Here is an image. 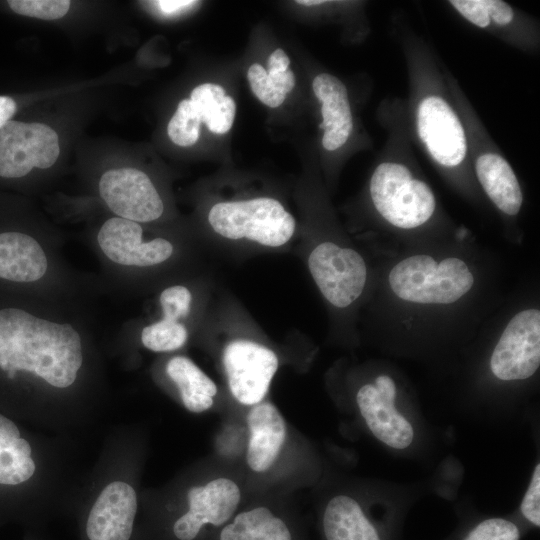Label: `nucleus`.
Here are the masks:
<instances>
[{"label": "nucleus", "instance_id": "obj_8", "mask_svg": "<svg viewBox=\"0 0 540 540\" xmlns=\"http://www.w3.org/2000/svg\"><path fill=\"white\" fill-rule=\"evenodd\" d=\"M540 365V311L525 309L507 324L490 358L493 375L503 381L531 377Z\"/></svg>", "mask_w": 540, "mask_h": 540}, {"label": "nucleus", "instance_id": "obj_17", "mask_svg": "<svg viewBox=\"0 0 540 540\" xmlns=\"http://www.w3.org/2000/svg\"><path fill=\"white\" fill-rule=\"evenodd\" d=\"M48 267L41 245L20 232L0 233V278L14 282H34Z\"/></svg>", "mask_w": 540, "mask_h": 540}, {"label": "nucleus", "instance_id": "obj_32", "mask_svg": "<svg viewBox=\"0 0 540 540\" xmlns=\"http://www.w3.org/2000/svg\"><path fill=\"white\" fill-rule=\"evenodd\" d=\"M290 59L282 49H276L269 57L268 60V73H280L288 69Z\"/></svg>", "mask_w": 540, "mask_h": 540}, {"label": "nucleus", "instance_id": "obj_6", "mask_svg": "<svg viewBox=\"0 0 540 540\" xmlns=\"http://www.w3.org/2000/svg\"><path fill=\"white\" fill-rule=\"evenodd\" d=\"M310 273L323 296L335 307L345 308L362 293L367 268L362 256L332 242L317 245L309 255Z\"/></svg>", "mask_w": 540, "mask_h": 540}, {"label": "nucleus", "instance_id": "obj_14", "mask_svg": "<svg viewBox=\"0 0 540 540\" xmlns=\"http://www.w3.org/2000/svg\"><path fill=\"white\" fill-rule=\"evenodd\" d=\"M475 175L486 195L503 213L514 216L522 206L518 178L507 159L490 145L470 151Z\"/></svg>", "mask_w": 540, "mask_h": 540}, {"label": "nucleus", "instance_id": "obj_16", "mask_svg": "<svg viewBox=\"0 0 540 540\" xmlns=\"http://www.w3.org/2000/svg\"><path fill=\"white\" fill-rule=\"evenodd\" d=\"M250 431L246 460L255 472L267 471L275 462L286 438V424L269 403L253 405L247 415Z\"/></svg>", "mask_w": 540, "mask_h": 540}, {"label": "nucleus", "instance_id": "obj_34", "mask_svg": "<svg viewBox=\"0 0 540 540\" xmlns=\"http://www.w3.org/2000/svg\"><path fill=\"white\" fill-rule=\"evenodd\" d=\"M15 111V101L10 97L0 96V127L9 121Z\"/></svg>", "mask_w": 540, "mask_h": 540}, {"label": "nucleus", "instance_id": "obj_29", "mask_svg": "<svg viewBox=\"0 0 540 540\" xmlns=\"http://www.w3.org/2000/svg\"><path fill=\"white\" fill-rule=\"evenodd\" d=\"M518 527L503 518H489L480 522L466 540H519Z\"/></svg>", "mask_w": 540, "mask_h": 540}, {"label": "nucleus", "instance_id": "obj_4", "mask_svg": "<svg viewBox=\"0 0 540 540\" xmlns=\"http://www.w3.org/2000/svg\"><path fill=\"white\" fill-rule=\"evenodd\" d=\"M473 283L467 264L454 257L437 263L429 255H414L397 263L389 273L395 295L418 304L454 303Z\"/></svg>", "mask_w": 540, "mask_h": 540}, {"label": "nucleus", "instance_id": "obj_33", "mask_svg": "<svg viewBox=\"0 0 540 540\" xmlns=\"http://www.w3.org/2000/svg\"><path fill=\"white\" fill-rule=\"evenodd\" d=\"M269 76L275 87L284 94L290 92L295 86V76L290 69L280 73L269 74Z\"/></svg>", "mask_w": 540, "mask_h": 540}, {"label": "nucleus", "instance_id": "obj_11", "mask_svg": "<svg viewBox=\"0 0 540 540\" xmlns=\"http://www.w3.org/2000/svg\"><path fill=\"white\" fill-rule=\"evenodd\" d=\"M396 386L388 375H379L374 384L357 392L359 411L371 433L393 449H406L414 440L412 424L395 407Z\"/></svg>", "mask_w": 540, "mask_h": 540}, {"label": "nucleus", "instance_id": "obj_10", "mask_svg": "<svg viewBox=\"0 0 540 540\" xmlns=\"http://www.w3.org/2000/svg\"><path fill=\"white\" fill-rule=\"evenodd\" d=\"M99 192L115 214L137 223L154 221L164 210L150 178L135 168L108 170L100 178Z\"/></svg>", "mask_w": 540, "mask_h": 540}, {"label": "nucleus", "instance_id": "obj_27", "mask_svg": "<svg viewBox=\"0 0 540 540\" xmlns=\"http://www.w3.org/2000/svg\"><path fill=\"white\" fill-rule=\"evenodd\" d=\"M8 4L17 14L45 20L63 17L70 7L67 0H10Z\"/></svg>", "mask_w": 540, "mask_h": 540}, {"label": "nucleus", "instance_id": "obj_21", "mask_svg": "<svg viewBox=\"0 0 540 540\" xmlns=\"http://www.w3.org/2000/svg\"><path fill=\"white\" fill-rule=\"evenodd\" d=\"M34 472L30 444L20 437L17 426L0 414V484H21Z\"/></svg>", "mask_w": 540, "mask_h": 540}, {"label": "nucleus", "instance_id": "obj_18", "mask_svg": "<svg viewBox=\"0 0 540 540\" xmlns=\"http://www.w3.org/2000/svg\"><path fill=\"white\" fill-rule=\"evenodd\" d=\"M454 10L473 26L520 43L528 37L526 21L510 4L500 0H452Z\"/></svg>", "mask_w": 540, "mask_h": 540}, {"label": "nucleus", "instance_id": "obj_9", "mask_svg": "<svg viewBox=\"0 0 540 540\" xmlns=\"http://www.w3.org/2000/svg\"><path fill=\"white\" fill-rule=\"evenodd\" d=\"M278 363L274 351L249 340H234L223 351L229 389L245 405H256L264 399Z\"/></svg>", "mask_w": 540, "mask_h": 540}, {"label": "nucleus", "instance_id": "obj_23", "mask_svg": "<svg viewBox=\"0 0 540 540\" xmlns=\"http://www.w3.org/2000/svg\"><path fill=\"white\" fill-rule=\"evenodd\" d=\"M190 101L201 123L216 134L228 132L234 122L236 104L225 89L214 83H204L193 89Z\"/></svg>", "mask_w": 540, "mask_h": 540}, {"label": "nucleus", "instance_id": "obj_30", "mask_svg": "<svg viewBox=\"0 0 540 540\" xmlns=\"http://www.w3.org/2000/svg\"><path fill=\"white\" fill-rule=\"evenodd\" d=\"M159 301L163 317L179 321L189 314L192 295L187 287L175 285L163 290Z\"/></svg>", "mask_w": 540, "mask_h": 540}, {"label": "nucleus", "instance_id": "obj_13", "mask_svg": "<svg viewBox=\"0 0 540 540\" xmlns=\"http://www.w3.org/2000/svg\"><path fill=\"white\" fill-rule=\"evenodd\" d=\"M137 512V497L127 483L107 485L92 506L85 524L88 540H130Z\"/></svg>", "mask_w": 540, "mask_h": 540}, {"label": "nucleus", "instance_id": "obj_28", "mask_svg": "<svg viewBox=\"0 0 540 540\" xmlns=\"http://www.w3.org/2000/svg\"><path fill=\"white\" fill-rule=\"evenodd\" d=\"M247 78L252 92L265 105L276 108L284 102L286 94L275 87L262 65L252 64L248 69Z\"/></svg>", "mask_w": 540, "mask_h": 540}, {"label": "nucleus", "instance_id": "obj_19", "mask_svg": "<svg viewBox=\"0 0 540 540\" xmlns=\"http://www.w3.org/2000/svg\"><path fill=\"white\" fill-rule=\"evenodd\" d=\"M240 496L235 482L217 478L205 486H196L188 491V512L203 526L207 523L220 526L236 511Z\"/></svg>", "mask_w": 540, "mask_h": 540}, {"label": "nucleus", "instance_id": "obj_2", "mask_svg": "<svg viewBox=\"0 0 540 540\" xmlns=\"http://www.w3.org/2000/svg\"><path fill=\"white\" fill-rule=\"evenodd\" d=\"M415 92V132L425 152L443 169L461 167L471 157L464 119L434 81L427 84L420 78Z\"/></svg>", "mask_w": 540, "mask_h": 540}, {"label": "nucleus", "instance_id": "obj_35", "mask_svg": "<svg viewBox=\"0 0 540 540\" xmlns=\"http://www.w3.org/2000/svg\"><path fill=\"white\" fill-rule=\"evenodd\" d=\"M163 13L172 14L185 7L195 4V1H186V0H163L156 2Z\"/></svg>", "mask_w": 540, "mask_h": 540}, {"label": "nucleus", "instance_id": "obj_20", "mask_svg": "<svg viewBox=\"0 0 540 540\" xmlns=\"http://www.w3.org/2000/svg\"><path fill=\"white\" fill-rule=\"evenodd\" d=\"M327 540H380L359 503L347 495L333 497L323 516Z\"/></svg>", "mask_w": 540, "mask_h": 540}, {"label": "nucleus", "instance_id": "obj_15", "mask_svg": "<svg viewBox=\"0 0 540 540\" xmlns=\"http://www.w3.org/2000/svg\"><path fill=\"white\" fill-rule=\"evenodd\" d=\"M312 89L321 103L322 146L336 151L349 140L354 126L347 88L336 76L321 73L313 79Z\"/></svg>", "mask_w": 540, "mask_h": 540}, {"label": "nucleus", "instance_id": "obj_25", "mask_svg": "<svg viewBox=\"0 0 540 540\" xmlns=\"http://www.w3.org/2000/svg\"><path fill=\"white\" fill-rule=\"evenodd\" d=\"M188 338L184 324L174 319L163 317L146 326L141 333L143 345L154 352H169L182 347Z\"/></svg>", "mask_w": 540, "mask_h": 540}, {"label": "nucleus", "instance_id": "obj_7", "mask_svg": "<svg viewBox=\"0 0 540 540\" xmlns=\"http://www.w3.org/2000/svg\"><path fill=\"white\" fill-rule=\"evenodd\" d=\"M60 153L57 133L46 124L9 120L0 127V176L20 178L51 167Z\"/></svg>", "mask_w": 540, "mask_h": 540}, {"label": "nucleus", "instance_id": "obj_26", "mask_svg": "<svg viewBox=\"0 0 540 540\" xmlns=\"http://www.w3.org/2000/svg\"><path fill=\"white\" fill-rule=\"evenodd\" d=\"M200 118L190 99L178 104L177 110L167 126V133L173 143L179 146H191L200 136Z\"/></svg>", "mask_w": 540, "mask_h": 540}, {"label": "nucleus", "instance_id": "obj_5", "mask_svg": "<svg viewBox=\"0 0 540 540\" xmlns=\"http://www.w3.org/2000/svg\"><path fill=\"white\" fill-rule=\"evenodd\" d=\"M208 221L224 238L247 239L266 247L286 244L296 226L294 217L270 197L216 203L209 211Z\"/></svg>", "mask_w": 540, "mask_h": 540}, {"label": "nucleus", "instance_id": "obj_31", "mask_svg": "<svg viewBox=\"0 0 540 540\" xmlns=\"http://www.w3.org/2000/svg\"><path fill=\"white\" fill-rule=\"evenodd\" d=\"M520 510L528 521L537 527L540 526V464L534 468Z\"/></svg>", "mask_w": 540, "mask_h": 540}, {"label": "nucleus", "instance_id": "obj_3", "mask_svg": "<svg viewBox=\"0 0 540 540\" xmlns=\"http://www.w3.org/2000/svg\"><path fill=\"white\" fill-rule=\"evenodd\" d=\"M369 192L376 211L397 228L420 227L436 209L430 186L396 159L387 158L376 166L370 178Z\"/></svg>", "mask_w": 540, "mask_h": 540}, {"label": "nucleus", "instance_id": "obj_1", "mask_svg": "<svg viewBox=\"0 0 540 540\" xmlns=\"http://www.w3.org/2000/svg\"><path fill=\"white\" fill-rule=\"evenodd\" d=\"M82 361L81 338L72 325L18 308L0 310V368L8 378L24 370L66 388L75 382Z\"/></svg>", "mask_w": 540, "mask_h": 540}, {"label": "nucleus", "instance_id": "obj_12", "mask_svg": "<svg viewBox=\"0 0 540 540\" xmlns=\"http://www.w3.org/2000/svg\"><path fill=\"white\" fill-rule=\"evenodd\" d=\"M103 253L113 262L124 266L148 267L168 260L174 251L164 238L142 241V227L120 217L107 220L97 236Z\"/></svg>", "mask_w": 540, "mask_h": 540}, {"label": "nucleus", "instance_id": "obj_22", "mask_svg": "<svg viewBox=\"0 0 540 540\" xmlns=\"http://www.w3.org/2000/svg\"><path fill=\"white\" fill-rule=\"evenodd\" d=\"M166 371L177 385L186 409L200 413L213 405L216 384L189 358L173 357L167 363Z\"/></svg>", "mask_w": 540, "mask_h": 540}, {"label": "nucleus", "instance_id": "obj_36", "mask_svg": "<svg viewBox=\"0 0 540 540\" xmlns=\"http://www.w3.org/2000/svg\"><path fill=\"white\" fill-rule=\"evenodd\" d=\"M296 3L301 4V5H306V6H312V5H321L325 3V1L301 0V1H296Z\"/></svg>", "mask_w": 540, "mask_h": 540}, {"label": "nucleus", "instance_id": "obj_24", "mask_svg": "<svg viewBox=\"0 0 540 540\" xmlns=\"http://www.w3.org/2000/svg\"><path fill=\"white\" fill-rule=\"evenodd\" d=\"M220 540H291V534L280 518L258 507L238 514L223 528Z\"/></svg>", "mask_w": 540, "mask_h": 540}]
</instances>
